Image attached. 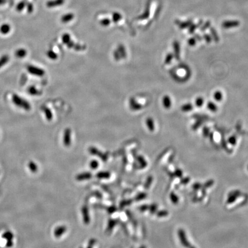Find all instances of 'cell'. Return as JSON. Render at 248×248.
Wrapping results in <instances>:
<instances>
[{"instance_id": "cell-13", "label": "cell", "mask_w": 248, "mask_h": 248, "mask_svg": "<svg viewBox=\"0 0 248 248\" xmlns=\"http://www.w3.org/2000/svg\"><path fill=\"white\" fill-rule=\"evenodd\" d=\"M28 168L31 172L35 173L38 171V165L34 162H29L28 163Z\"/></svg>"}, {"instance_id": "cell-2", "label": "cell", "mask_w": 248, "mask_h": 248, "mask_svg": "<svg viewBox=\"0 0 248 248\" xmlns=\"http://www.w3.org/2000/svg\"><path fill=\"white\" fill-rule=\"evenodd\" d=\"M26 70L30 74L36 77H41L44 76L45 74L43 68L34 65H28L26 67Z\"/></svg>"}, {"instance_id": "cell-10", "label": "cell", "mask_w": 248, "mask_h": 248, "mask_svg": "<svg viewBox=\"0 0 248 248\" xmlns=\"http://www.w3.org/2000/svg\"><path fill=\"white\" fill-rule=\"evenodd\" d=\"M146 125L150 131L153 132L155 130V123L152 118L149 117L146 120Z\"/></svg>"}, {"instance_id": "cell-17", "label": "cell", "mask_w": 248, "mask_h": 248, "mask_svg": "<svg viewBox=\"0 0 248 248\" xmlns=\"http://www.w3.org/2000/svg\"><path fill=\"white\" fill-rule=\"evenodd\" d=\"M47 56L52 60H55L58 58V55L54 51H52V50H49L47 52Z\"/></svg>"}, {"instance_id": "cell-23", "label": "cell", "mask_w": 248, "mask_h": 248, "mask_svg": "<svg viewBox=\"0 0 248 248\" xmlns=\"http://www.w3.org/2000/svg\"><path fill=\"white\" fill-rule=\"evenodd\" d=\"M118 49L119 52L121 54V56H123V57H125L126 55V53L125 49V47L123 45H119Z\"/></svg>"}, {"instance_id": "cell-29", "label": "cell", "mask_w": 248, "mask_h": 248, "mask_svg": "<svg viewBox=\"0 0 248 248\" xmlns=\"http://www.w3.org/2000/svg\"><path fill=\"white\" fill-rule=\"evenodd\" d=\"M203 133H204V134H205V136H207V135L208 134V133H209V130L208 129V128H206V127H205V128L203 129Z\"/></svg>"}, {"instance_id": "cell-16", "label": "cell", "mask_w": 248, "mask_h": 248, "mask_svg": "<svg viewBox=\"0 0 248 248\" xmlns=\"http://www.w3.org/2000/svg\"><path fill=\"white\" fill-rule=\"evenodd\" d=\"M193 109V106L191 104V103H187L184 105H183L181 107V109L183 111L185 112H188V111H190L192 110Z\"/></svg>"}, {"instance_id": "cell-25", "label": "cell", "mask_w": 248, "mask_h": 248, "mask_svg": "<svg viewBox=\"0 0 248 248\" xmlns=\"http://www.w3.org/2000/svg\"><path fill=\"white\" fill-rule=\"evenodd\" d=\"M110 21L109 20L107 19H104L100 21V24L101 25H102L103 26H107L110 24Z\"/></svg>"}, {"instance_id": "cell-24", "label": "cell", "mask_w": 248, "mask_h": 248, "mask_svg": "<svg viewBox=\"0 0 248 248\" xmlns=\"http://www.w3.org/2000/svg\"><path fill=\"white\" fill-rule=\"evenodd\" d=\"M173 58V55L172 54H169L166 55V56L165 57V63L166 64H168L169 63H170Z\"/></svg>"}, {"instance_id": "cell-11", "label": "cell", "mask_w": 248, "mask_h": 248, "mask_svg": "<svg viewBox=\"0 0 248 248\" xmlns=\"http://www.w3.org/2000/svg\"><path fill=\"white\" fill-rule=\"evenodd\" d=\"M2 237L8 241H12L14 238L13 234L10 231H6L4 232L2 235Z\"/></svg>"}, {"instance_id": "cell-21", "label": "cell", "mask_w": 248, "mask_h": 248, "mask_svg": "<svg viewBox=\"0 0 248 248\" xmlns=\"http://www.w3.org/2000/svg\"><path fill=\"white\" fill-rule=\"evenodd\" d=\"M174 49H175V58L177 60H178L180 58V49L179 47V45L176 44L174 45Z\"/></svg>"}, {"instance_id": "cell-1", "label": "cell", "mask_w": 248, "mask_h": 248, "mask_svg": "<svg viewBox=\"0 0 248 248\" xmlns=\"http://www.w3.org/2000/svg\"><path fill=\"white\" fill-rule=\"evenodd\" d=\"M12 101L16 107L25 111H29L31 109V104L28 101L17 94L12 95Z\"/></svg>"}, {"instance_id": "cell-6", "label": "cell", "mask_w": 248, "mask_h": 248, "mask_svg": "<svg viewBox=\"0 0 248 248\" xmlns=\"http://www.w3.org/2000/svg\"><path fill=\"white\" fill-rule=\"evenodd\" d=\"M65 2V0H54V1H49V2H48L47 5L49 7H56V6H61Z\"/></svg>"}, {"instance_id": "cell-22", "label": "cell", "mask_w": 248, "mask_h": 248, "mask_svg": "<svg viewBox=\"0 0 248 248\" xmlns=\"http://www.w3.org/2000/svg\"><path fill=\"white\" fill-rule=\"evenodd\" d=\"M65 231V228L64 227H58L55 231V235L56 236H59L60 235H61L62 233H63Z\"/></svg>"}, {"instance_id": "cell-14", "label": "cell", "mask_w": 248, "mask_h": 248, "mask_svg": "<svg viewBox=\"0 0 248 248\" xmlns=\"http://www.w3.org/2000/svg\"><path fill=\"white\" fill-rule=\"evenodd\" d=\"M214 98L215 101L220 102L223 99V94L221 91H217L214 94Z\"/></svg>"}, {"instance_id": "cell-26", "label": "cell", "mask_w": 248, "mask_h": 248, "mask_svg": "<svg viewBox=\"0 0 248 248\" xmlns=\"http://www.w3.org/2000/svg\"><path fill=\"white\" fill-rule=\"evenodd\" d=\"M228 142L231 144L235 145L236 144V137L235 136H232L228 139Z\"/></svg>"}, {"instance_id": "cell-12", "label": "cell", "mask_w": 248, "mask_h": 248, "mask_svg": "<svg viewBox=\"0 0 248 248\" xmlns=\"http://www.w3.org/2000/svg\"><path fill=\"white\" fill-rule=\"evenodd\" d=\"M43 111L44 113V114H45V116L47 120H48V121H51L52 120V117H53L52 113L51 110L49 109H48V107H45Z\"/></svg>"}, {"instance_id": "cell-28", "label": "cell", "mask_w": 248, "mask_h": 248, "mask_svg": "<svg viewBox=\"0 0 248 248\" xmlns=\"http://www.w3.org/2000/svg\"><path fill=\"white\" fill-rule=\"evenodd\" d=\"M98 176L99 177H100V178H107V177H108L109 176V174L107 173H100L99 174H98Z\"/></svg>"}, {"instance_id": "cell-5", "label": "cell", "mask_w": 248, "mask_h": 248, "mask_svg": "<svg viewBox=\"0 0 248 248\" xmlns=\"http://www.w3.org/2000/svg\"><path fill=\"white\" fill-rule=\"evenodd\" d=\"M27 53H28L27 51L25 49H24V48H20V49H18L16 51L15 55H16V56L17 58H20V59H22V58H25L26 56Z\"/></svg>"}, {"instance_id": "cell-20", "label": "cell", "mask_w": 248, "mask_h": 248, "mask_svg": "<svg viewBox=\"0 0 248 248\" xmlns=\"http://www.w3.org/2000/svg\"><path fill=\"white\" fill-rule=\"evenodd\" d=\"M204 103V100L202 97H198L195 100V104L197 107H201Z\"/></svg>"}, {"instance_id": "cell-4", "label": "cell", "mask_w": 248, "mask_h": 248, "mask_svg": "<svg viewBox=\"0 0 248 248\" xmlns=\"http://www.w3.org/2000/svg\"><path fill=\"white\" fill-rule=\"evenodd\" d=\"M27 91L28 94L33 96H38L40 95L41 94V92L35 86H30L28 89Z\"/></svg>"}, {"instance_id": "cell-18", "label": "cell", "mask_w": 248, "mask_h": 248, "mask_svg": "<svg viewBox=\"0 0 248 248\" xmlns=\"http://www.w3.org/2000/svg\"><path fill=\"white\" fill-rule=\"evenodd\" d=\"M62 41L64 44H68L71 41L70 35L68 33H64L62 36Z\"/></svg>"}, {"instance_id": "cell-15", "label": "cell", "mask_w": 248, "mask_h": 248, "mask_svg": "<svg viewBox=\"0 0 248 248\" xmlns=\"http://www.w3.org/2000/svg\"><path fill=\"white\" fill-rule=\"evenodd\" d=\"M207 108L212 112H216L218 110L217 104L212 102H208L207 103Z\"/></svg>"}, {"instance_id": "cell-3", "label": "cell", "mask_w": 248, "mask_h": 248, "mask_svg": "<svg viewBox=\"0 0 248 248\" xmlns=\"http://www.w3.org/2000/svg\"><path fill=\"white\" fill-rule=\"evenodd\" d=\"M71 143V130L70 128H67L63 133V143L65 146H68Z\"/></svg>"}, {"instance_id": "cell-9", "label": "cell", "mask_w": 248, "mask_h": 248, "mask_svg": "<svg viewBox=\"0 0 248 248\" xmlns=\"http://www.w3.org/2000/svg\"><path fill=\"white\" fill-rule=\"evenodd\" d=\"M74 17V15L72 13H67L62 16L61 21L63 23H67L73 20Z\"/></svg>"}, {"instance_id": "cell-7", "label": "cell", "mask_w": 248, "mask_h": 248, "mask_svg": "<svg viewBox=\"0 0 248 248\" xmlns=\"http://www.w3.org/2000/svg\"><path fill=\"white\" fill-rule=\"evenodd\" d=\"M10 57L8 55L5 54L0 57V68L5 66L8 62H9Z\"/></svg>"}, {"instance_id": "cell-19", "label": "cell", "mask_w": 248, "mask_h": 248, "mask_svg": "<svg viewBox=\"0 0 248 248\" xmlns=\"http://www.w3.org/2000/svg\"><path fill=\"white\" fill-rule=\"evenodd\" d=\"M112 18H113V20L114 22H117L118 21H119L121 19L122 16H121V15L120 13H117V12H115V13H113Z\"/></svg>"}, {"instance_id": "cell-8", "label": "cell", "mask_w": 248, "mask_h": 248, "mask_svg": "<svg viewBox=\"0 0 248 248\" xmlns=\"http://www.w3.org/2000/svg\"><path fill=\"white\" fill-rule=\"evenodd\" d=\"M163 104L165 109H169L171 107L172 101L168 95L164 96L163 98Z\"/></svg>"}, {"instance_id": "cell-27", "label": "cell", "mask_w": 248, "mask_h": 248, "mask_svg": "<svg viewBox=\"0 0 248 248\" xmlns=\"http://www.w3.org/2000/svg\"><path fill=\"white\" fill-rule=\"evenodd\" d=\"M98 166V163L97 162L94 160L91 163V167L93 168H95Z\"/></svg>"}]
</instances>
